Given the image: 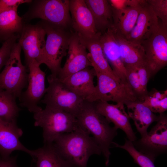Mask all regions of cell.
<instances>
[{
    "label": "cell",
    "instance_id": "cell-1",
    "mask_svg": "<svg viewBox=\"0 0 167 167\" xmlns=\"http://www.w3.org/2000/svg\"><path fill=\"white\" fill-rule=\"evenodd\" d=\"M53 144L60 156L74 167H87L91 156L102 154L92 137L79 127L60 135Z\"/></svg>",
    "mask_w": 167,
    "mask_h": 167
},
{
    "label": "cell",
    "instance_id": "cell-2",
    "mask_svg": "<svg viewBox=\"0 0 167 167\" xmlns=\"http://www.w3.org/2000/svg\"><path fill=\"white\" fill-rule=\"evenodd\" d=\"M76 118L79 127L91 135L98 145L105 158V165L108 166L110 149L117 135V130L111 127L110 123L96 110L93 102L85 101Z\"/></svg>",
    "mask_w": 167,
    "mask_h": 167
},
{
    "label": "cell",
    "instance_id": "cell-3",
    "mask_svg": "<svg viewBox=\"0 0 167 167\" xmlns=\"http://www.w3.org/2000/svg\"><path fill=\"white\" fill-rule=\"evenodd\" d=\"M33 118L34 126L43 129L44 143H52L60 135L73 131L79 127L75 116L48 106L34 113Z\"/></svg>",
    "mask_w": 167,
    "mask_h": 167
},
{
    "label": "cell",
    "instance_id": "cell-4",
    "mask_svg": "<svg viewBox=\"0 0 167 167\" xmlns=\"http://www.w3.org/2000/svg\"><path fill=\"white\" fill-rule=\"evenodd\" d=\"M44 29L47 38L43 53V64L50 70L51 75L57 77L63 58L67 53L71 33L66 29L41 20L38 22Z\"/></svg>",
    "mask_w": 167,
    "mask_h": 167
},
{
    "label": "cell",
    "instance_id": "cell-5",
    "mask_svg": "<svg viewBox=\"0 0 167 167\" xmlns=\"http://www.w3.org/2000/svg\"><path fill=\"white\" fill-rule=\"evenodd\" d=\"M28 11L22 17L24 23L40 19L66 29L71 26L69 0H32Z\"/></svg>",
    "mask_w": 167,
    "mask_h": 167
},
{
    "label": "cell",
    "instance_id": "cell-6",
    "mask_svg": "<svg viewBox=\"0 0 167 167\" xmlns=\"http://www.w3.org/2000/svg\"><path fill=\"white\" fill-rule=\"evenodd\" d=\"M96 72L97 84L92 94L86 101H113L124 105L138 100L127 83L104 73Z\"/></svg>",
    "mask_w": 167,
    "mask_h": 167
},
{
    "label": "cell",
    "instance_id": "cell-7",
    "mask_svg": "<svg viewBox=\"0 0 167 167\" xmlns=\"http://www.w3.org/2000/svg\"><path fill=\"white\" fill-rule=\"evenodd\" d=\"M21 47L18 42L13 47L9 58L0 73V88L20 99L23 89L27 88L28 73L21 58Z\"/></svg>",
    "mask_w": 167,
    "mask_h": 167
},
{
    "label": "cell",
    "instance_id": "cell-8",
    "mask_svg": "<svg viewBox=\"0 0 167 167\" xmlns=\"http://www.w3.org/2000/svg\"><path fill=\"white\" fill-rule=\"evenodd\" d=\"M47 80L49 86L41 102L76 117L85 100L68 88L57 77L50 75L47 77Z\"/></svg>",
    "mask_w": 167,
    "mask_h": 167
},
{
    "label": "cell",
    "instance_id": "cell-9",
    "mask_svg": "<svg viewBox=\"0 0 167 167\" xmlns=\"http://www.w3.org/2000/svg\"><path fill=\"white\" fill-rule=\"evenodd\" d=\"M140 45L144 52V63L152 77L167 64V28L159 22Z\"/></svg>",
    "mask_w": 167,
    "mask_h": 167
},
{
    "label": "cell",
    "instance_id": "cell-10",
    "mask_svg": "<svg viewBox=\"0 0 167 167\" xmlns=\"http://www.w3.org/2000/svg\"><path fill=\"white\" fill-rule=\"evenodd\" d=\"M46 35L44 29L39 22L34 25L24 23L18 42L24 52L27 67L33 62L40 65L43 64Z\"/></svg>",
    "mask_w": 167,
    "mask_h": 167
},
{
    "label": "cell",
    "instance_id": "cell-11",
    "mask_svg": "<svg viewBox=\"0 0 167 167\" xmlns=\"http://www.w3.org/2000/svg\"><path fill=\"white\" fill-rule=\"evenodd\" d=\"M156 122L149 132L132 142L137 150L155 159L167 151L166 115L164 113L159 114Z\"/></svg>",
    "mask_w": 167,
    "mask_h": 167
},
{
    "label": "cell",
    "instance_id": "cell-12",
    "mask_svg": "<svg viewBox=\"0 0 167 167\" xmlns=\"http://www.w3.org/2000/svg\"><path fill=\"white\" fill-rule=\"evenodd\" d=\"M40 65L33 62L27 66L29 72L27 89L22 92L19 100L21 107L33 113L42 109L38 104L47 90L45 85L46 74L41 69Z\"/></svg>",
    "mask_w": 167,
    "mask_h": 167
},
{
    "label": "cell",
    "instance_id": "cell-13",
    "mask_svg": "<svg viewBox=\"0 0 167 167\" xmlns=\"http://www.w3.org/2000/svg\"><path fill=\"white\" fill-rule=\"evenodd\" d=\"M65 64L57 77L62 80L69 75L92 66L88 53L79 37L75 32L71 33Z\"/></svg>",
    "mask_w": 167,
    "mask_h": 167
},
{
    "label": "cell",
    "instance_id": "cell-14",
    "mask_svg": "<svg viewBox=\"0 0 167 167\" xmlns=\"http://www.w3.org/2000/svg\"><path fill=\"white\" fill-rule=\"evenodd\" d=\"M93 102L96 110L109 123H113L115 129H119L123 131L128 139L132 142L137 140L124 104L121 103L111 104L108 102L100 101Z\"/></svg>",
    "mask_w": 167,
    "mask_h": 167
},
{
    "label": "cell",
    "instance_id": "cell-15",
    "mask_svg": "<svg viewBox=\"0 0 167 167\" xmlns=\"http://www.w3.org/2000/svg\"><path fill=\"white\" fill-rule=\"evenodd\" d=\"M23 132L17 124V120L8 122L0 118V156L3 157L10 156L15 151L24 152L35 160V150L25 147L20 142L19 138Z\"/></svg>",
    "mask_w": 167,
    "mask_h": 167
},
{
    "label": "cell",
    "instance_id": "cell-16",
    "mask_svg": "<svg viewBox=\"0 0 167 167\" xmlns=\"http://www.w3.org/2000/svg\"><path fill=\"white\" fill-rule=\"evenodd\" d=\"M69 10L71 26L75 32L87 38L93 37L99 33L96 28L92 15L85 0H69Z\"/></svg>",
    "mask_w": 167,
    "mask_h": 167
},
{
    "label": "cell",
    "instance_id": "cell-17",
    "mask_svg": "<svg viewBox=\"0 0 167 167\" xmlns=\"http://www.w3.org/2000/svg\"><path fill=\"white\" fill-rule=\"evenodd\" d=\"M100 40L104 56L115 75L122 81L127 83L126 67L122 61L118 44L111 29H108L101 34Z\"/></svg>",
    "mask_w": 167,
    "mask_h": 167
},
{
    "label": "cell",
    "instance_id": "cell-18",
    "mask_svg": "<svg viewBox=\"0 0 167 167\" xmlns=\"http://www.w3.org/2000/svg\"><path fill=\"white\" fill-rule=\"evenodd\" d=\"M159 23V19L146 0L142 6L134 27L126 39L140 45Z\"/></svg>",
    "mask_w": 167,
    "mask_h": 167
},
{
    "label": "cell",
    "instance_id": "cell-19",
    "mask_svg": "<svg viewBox=\"0 0 167 167\" xmlns=\"http://www.w3.org/2000/svg\"><path fill=\"white\" fill-rule=\"evenodd\" d=\"M95 76V70L90 67L60 80L71 90L86 101L94 92L95 88L94 79Z\"/></svg>",
    "mask_w": 167,
    "mask_h": 167
},
{
    "label": "cell",
    "instance_id": "cell-20",
    "mask_svg": "<svg viewBox=\"0 0 167 167\" xmlns=\"http://www.w3.org/2000/svg\"><path fill=\"white\" fill-rule=\"evenodd\" d=\"M101 34L99 33L96 36L91 38L78 35L81 41L88 51L89 59L92 66L95 71L104 73L119 79L115 75L104 56L100 40Z\"/></svg>",
    "mask_w": 167,
    "mask_h": 167
},
{
    "label": "cell",
    "instance_id": "cell-21",
    "mask_svg": "<svg viewBox=\"0 0 167 167\" xmlns=\"http://www.w3.org/2000/svg\"><path fill=\"white\" fill-rule=\"evenodd\" d=\"M127 82L137 96L143 102L148 92V82L151 77L144 63L125 67Z\"/></svg>",
    "mask_w": 167,
    "mask_h": 167
},
{
    "label": "cell",
    "instance_id": "cell-22",
    "mask_svg": "<svg viewBox=\"0 0 167 167\" xmlns=\"http://www.w3.org/2000/svg\"><path fill=\"white\" fill-rule=\"evenodd\" d=\"M91 11L98 32L102 34L111 29L113 21L112 12L107 0H85Z\"/></svg>",
    "mask_w": 167,
    "mask_h": 167
},
{
    "label": "cell",
    "instance_id": "cell-23",
    "mask_svg": "<svg viewBox=\"0 0 167 167\" xmlns=\"http://www.w3.org/2000/svg\"><path fill=\"white\" fill-rule=\"evenodd\" d=\"M127 113L130 118L133 120L138 131L141 136L145 134L147 129L153 122H156L159 118L142 102L137 100L126 105Z\"/></svg>",
    "mask_w": 167,
    "mask_h": 167
},
{
    "label": "cell",
    "instance_id": "cell-24",
    "mask_svg": "<svg viewBox=\"0 0 167 167\" xmlns=\"http://www.w3.org/2000/svg\"><path fill=\"white\" fill-rule=\"evenodd\" d=\"M18 8L5 11L0 14V42H4L12 36L20 35L24 22L17 13Z\"/></svg>",
    "mask_w": 167,
    "mask_h": 167
},
{
    "label": "cell",
    "instance_id": "cell-25",
    "mask_svg": "<svg viewBox=\"0 0 167 167\" xmlns=\"http://www.w3.org/2000/svg\"><path fill=\"white\" fill-rule=\"evenodd\" d=\"M113 32L125 67L145 63L144 52L140 45L134 43Z\"/></svg>",
    "mask_w": 167,
    "mask_h": 167
},
{
    "label": "cell",
    "instance_id": "cell-26",
    "mask_svg": "<svg viewBox=\"0 0 167 167\" xmlns=\"http://www.w3.org/2000/svg\"><path fill=\"white\" fill-rule=\"evenodd\" d=\"M35 151L36 167H74L60 156L53 143H44Z\"/></svg>",
    "mask_w": 167,
    "mask_h": 167
},
{
    "label": "cell",
    "instance_id": "cell-27",
    "mask_svg": "<svg viewBox=\"0 0 167 167\" xmlns=\"http://www.w3.org/2000/svg\"><path fill=\"white\" fill-rule=\"evenodd\" d=\"M128 6L116 24L111 28L115 34L126 39L134 27L142 5Z\"/></svg>",
    "mask_w": 167,
    "mask_h": 167
},
{
    "label": "cell",
    "instance_id": "cell-28",
    "mask_svg": "<svg viewBox=\"0 0 167 167\" xmlns=\"http://www.w3.org/2000/svg\"><path fill=\"white\" fill-rule=\"evenodd\" d=\"M16 98L0 88V118L8 122L17 120L21 109L17 106Z\"/></svg>",
    "mask_w": 167,
    "mask_h": 167
},
{
    "label": "cell",
    "instance_id": "cell-29",
    "mask_svg": "<svg viewBox=\"0 0 167 167\" xmlns=\"http://www.w3.org/2000/svg\"><path fill=\"white\" fill-rule=\"evenodd\" d=\"M113 145L115 147L120 148L126 151L132 158L134 162L140 167H155L154 163L155 159L137 150L131 141L125 139L123 145L114 142Z\"/></svg>",
    "mask_w": 167,
    "mask_h": 167
},
{
    "label": "cell",
    "instance_id": "cell-30",
    "mask_svg": "<svg viewBox=\"0 0 167 167\" xmlns=\"http://www.w3.org/2000/svg\"><path fill=\"white\" fill-rule=\"evenodd\" d=\"M163 26L167 28V0H146Z\"/></svg>",
    "mask_w": 167,
    "mask_h": 167
},
{
    "label": "cell",
    "instance_id": "cell-31",
    "mask_svg": "<svg viewBox=\"0 0 167 167\" xmlns=\"http://www.w3.org/2000/svg\"><path fill=\"white\" fill-rule=\"evenodd\" d=\"M142 103L154 113L160 114L167 110V97L160 100L148 93Z\"/></svg>",
    "mask_w": 167,
    "mask_h": 167
},
{
    "label": "cell",
    "instance_id": "cell-32",
    "mask_svg": "<svg viewBox=\"0 0 167 167\" xmlns=\"http://www.w3.org/2000/svg\"><path fill=\"white\" fill-rule=\"evenodd\" d=\"M112 12L113 25L117 24L127 7L131 6V0H109Z\"/></svg>",
    "mask_w": 167,
    "mask_h": 167
},
{
    "label": "cell",
    "instance_id": "cell-33",
    "mask_svg": "<svg viewBox=\"0 0 167 167\" xmlns=\"http://www.w3.org/2000/svg\"><path fill=\"white\" fill-rule=\"evenodd\" d=\"M19 37L18 35L14 36L2 43L0 48V71L7 62L12 49Z\"/></svg>",
    "mask_w": 167,
    "mask_h": 167
},
{
    "label": "cell",
    "instance_id": "cell-34",
    "mask_svg": "<svg viewBox=\"0 0 167 167\" xmlns=\"http://www.w3.org/2000/svg\"><path fill=\"white\" fill-rule=\"evenodd\" d=\"M31 0H0V14L6 10L18 8L23 3H31Z\"/></svg>",
    "mask_w": 167,
    "mask_h": 167
},
{
    "label": "cell",
    "instance_id": "cell-35",
    "mask_svg": "<svg viewBox=\"0 0 167 167\" xmlns=\"http://www.w3.org/2000/svg\"><path fill=\"white\" fill-rule=\"evenodd\" d=\"M16 159V156L3 157L0 156V167H19Z\"/></svg>",
    "mask_w": 167,
    "mask_h": 167
},
{
    "label": "cell",
    "instance_id": "cell-36",
    "mask_svg": "<svg viewBox=\"0 0 167 167\" xmlns=\"http://www.w3.org/2000/svg\"><path fill=\"white\" fill-rule=\"evenodd\" d=\"M30 167H32V165H31Z\"/></svg>",
    "mask_w": 167,
    "mask_h": 167
}]
</instances>
